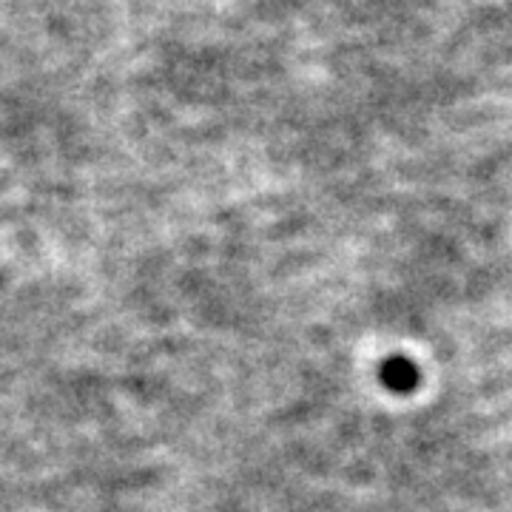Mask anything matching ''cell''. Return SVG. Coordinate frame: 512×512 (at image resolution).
Returning <instances> with one entry per match:
<instances>
[{
	"mask_svg": "<svg viewBox=\"0 0 512 512\" xmlns=\"http://www.w3.org/2000/svg\"><path fill=\"white\" fill-rule=\"evenodd\" d=\"M382 382L396 393H410L419 384V367L404 356H393L382 365Z\"/></svg>",
	"mask_w": 512,
	"mask_h": 512,
	"instance_id": "1",
	"label": "cell"
}]
</instances>
